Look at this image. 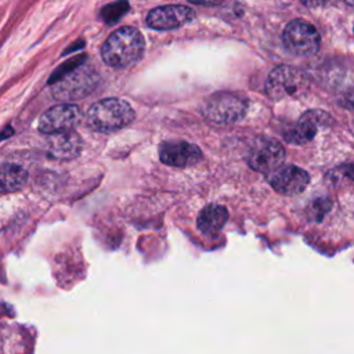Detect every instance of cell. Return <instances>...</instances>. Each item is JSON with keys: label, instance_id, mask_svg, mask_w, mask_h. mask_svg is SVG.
<instances>
[{"label": "cell", "instance_id": "obj_15", "mask_svg": "<svg viewBox=\"0 0 354 354\" xmlns=\"http://www.w3.org/2000/svg\"><path fill=\"white\" fill-rule=\"evenodd\" d=\"M28 178L26 170L14 163H8L0 167V194L15 192L21 189Z\"/></svg>", "mask_w": 354, "mask_h": 354}, {"label": "cell", "instance_id": "obj_1", "mask_svg": "<svg viewBox=\"0 0 354 354\" xmlns=\"http://www.w3.org/2000/svg\"><path fill=\"white\" fill-rule=\"evenodd\" d=\"M145 41L141 32L133 26H124L104 41L101 57L108 66L122 69L138 62L144 54Z\"/></svg>", "mask_w": 354, "mask_h": 354}, {"label": "cell", "instance_id": "obj_4", "mask_svg": "<svg viewBox=\"0 0 354 354\" xmlns=\"http://www.w3.org/2000/svg\"><path fill=\"white\" fill-rule=\"evenodd\" d=\"M308 88V76L303 71L288 65L274 68L266 80V94L275 101L286 97H300Z\"/></svg>", "mask_w": 354, "mask_h": 354}, {"label": "cell", "instance_id": "obj_13", "mask_svg": "<svg viewBox=\"0 0 354 354\" xmlns=\"http://www.w3.org/2000/svg\"><path fill=\"white\" fill-rule=\"evenodd\" d=\"M47 153L59 160H69L76 158L82 151V138L73 130L48 134Z\"/></svg>", "mask_w": 354, "mask_h": 354}, {"label": "cell", "instance_id": "obj_10", "mask_svg": "<svg viewBox=\"0 0 354 354\" xmlns=\"http://www.w3.org/2000/svg\"><path fill=\"white\" fill-rule=\"evenodd\" d=\"M195 18L192 8L178 4L160 6L149 11L147 15V25L156 30H170L180 28Z\"/></svg>", "mask_w": 354, "mask_h": 354}, {"label": "cell", "instance_id": "obj_11", "mask_svg": "<svg viewBox=\"0 0 354 354\" xmlns=\"http://www.w3.org/2000/svg\"><path fill=\"white\" fill-rule=\"evenodd\" d=\"M160 160L173 167H187L195 165L202 158V151L192 142L166 141L159 148Z\"/></svg>", "mask_w": 354, "mask_h": 354}, {"label": "cell", "instance_id": "obj_14", "mask_svg": "<svg viewBox=\"0 0 354 354\" xmlns=\"http://www.w3.org/2000/svg\"><path fill=\"white\" fill-rule=\"evenodd\" d=\"M228 220V212L221 205H207L198 216V228L205 235H214L223 230Z\"/></svg>", "mask_w": 354, "mask_h": 354}, {"label": "cell", "instance_id": "obj_16", "mask_svg": "<svg viewBox=\"0 0 354 354\" xmlns=\"http://www.w3.org/2000/svg\"><path fill=\"white\" fill-rule=\"evenodd\" d=\"M129 8V4L124 0L116 1L113 4L106 6L102 11H101V18L106 22V24H115Z\"/></svg>", "mask_w": 354, "mask_h": 354}, {"label": "cell", "instance_id": "obj_19", "mask_svg": "<svg viewBox=\"0 0 354 354\" xmlns=\"http://www.w3.org/2000/svg\"><path fill=\"white\" fill-rule=\"evenodd\" d=\"M194 4H199V6H218L221 4L224 0H188Z\"/></svg>", "mask_w": 354, "mask_h": 354}, {"label": "cell", "instance_id": "obj_8", "mask_svg": "<svg viewBox=\"0 0 354 354\" xmlns=\"http://www.w3.org/2000/svg\"><path fill=\"white\" fill-rule=\"evenodd\" d=\"M82 120L79 106L58 104L47 109L39 119V130L44 134H55L72 130Z\"/></svg>", "mask_w": 354, "mask_h": 354}, {"label": "cell", "instance_id": "obj_7", "mask_svg": "<svg viewBox=\"0 0 354 354\" xmlns=\"http://www.w3.org/2000/svg\"><path fill=\"white\" fill-rule=\"evenodd\" d=\"M249 166L260 173L275 171L285 159L283 147L274 138L260 137L253 141L248 152Z\"/></svg>", "mask_w": 354, "mask_h": 354}, {"label": "cell", "instance_id": "obj_2", "mask_svg": "<svg viewBox=\"0 0 354 354\" xmlns=\"http://www.w3.org/2000/svg\"><path fill=\"white\" fill-rule=\"evenodd\" d=\"M134 109L122 98H104L94 102L86 115L87 124L100 133L126 127L134 120Z\"/></svg>", "mask_w": 354, "mask_h": 354}, {"label": "cell", "instance_id": "obj_12", "mask_svg": "<svg viewBox=\"0 0 354 354\" xmlns=\"http://www.w3.org/2000/svg\"><path fill=\"white\" fill-rule=\"evenodd\" d=\"M310 183V176L306 170L288 165L278 167L270 178L271 187L282 195H296L306 189Z\"/></svg>", "mask_w": 354, "mask_h": 354}, {"label": "cell", "instance_id": "obj_17", "mask_svg": "<svg viewBox=\"0 0 354 354\" xmlns=\"http://www.w3.org/2000/svg\"><path fill=\"white\" fill-rule=\"evenodd\" d=\"M329 207H330V202L329 201L319 199L317 203H313V209H317V212H314L313 214L318 216V220H321L322 216L329 210Z\"/></svg>", "mask_w": 354, "mask_h": 354}, {"label": "cell", "instance_id": "obj_6", "mask_svg": "<svg viewBox=\"0 0 354 354\" xmlns=\"http://www.w3.org/2000/svg\"><path fill=\"white\" fill-rule=\"evenodd\" d=\"M282 43L289 53L307 57L319 50L321 39L313 25L303 19H293L283 29Z\"/></svg>", "mask_w": 354, "mask_h": 354}, {"label": "cell", "instance_id": "obj_18", "mask_svg": "<svg viewBox=\"0 0 354 354\" xmlns=\"http://www.w3.org/2000/svg\"><path fill=\"white\" fill-rule=\"evenodd\" d=\"M337 0H301L307 7H328L335 4Z\"/></svg>", "mask_w": 354, "mask_h": 354}, {"label": "cell", "instance_id": "obj_5", "mask_svg": "<svg viewBox=\"0 0 354 354\" xmlns=\"http://www.w3.org/2000/svg\"><path fill=\"white\" fill-rule=\"evenodd\" d=\"M248 101L234 93H217L203 105L202 113L206 120L214 124H231L246 115Z\"/></svg>", "mask_w": 354, "mask_h": 354}, {"label": "cell", "instance_id": "obj_3", "mask_svg": "<svg viewBox=\"0 0 354 354\" xmlns=\"http://www.w3.org/2000/svg\"><path fill=\"white\" fill-rule=\"evenodd\" d=\"M100 77L93 68L84 62L64 73L53 84V95L61 101L80 100L91 94L98 86Z\"/></svg>", "mask_w": 354, "mask_h": 354}, {"label": "cell", "instance_id": "obj_9", "mask_svg": "<svg viewBox=\"0 0 354 354\" xmlns=\"http://www.w3.org/2000/svg\"><path fill=\"white\" fill-rule=\"evenodd\" d=\"M332 123V118L328 112L321 109H311L304 112L297 123L288 130L285 140L292 144L303 145L311 141L319 129L328 127Z\"/></svg>", "mask_w": 354, "mask_h": 354}]
</instances>
